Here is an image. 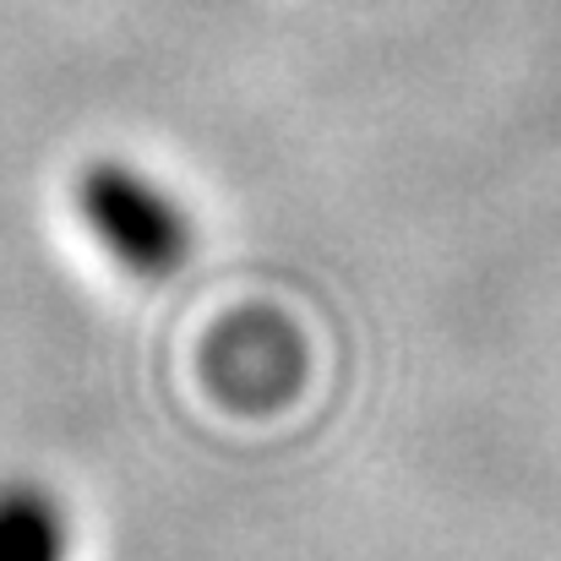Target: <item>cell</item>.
<instances>
[{
    "instance_id": "obj_1",
    "label": "cell",
    "mask_w": 561,
    "mask_h": 561,
    "mask_svg": "<svg viewBox=\"0 0 561 561\" xmlns=\"http://www.w3.org/2000/svg\"><path fill=\"white\" fill-rule=\"evenodd\" d=\"M77 213L88 234L137 278H170L196 245L181 196L126 159H93L77 175Z\"/></svg>"
},
{
    "instance_id": "obj_2",
    "label": "cell",
    "mask_w": 561,
    "mask_h": 561,
    "mask_svg": "<svg viewBox=\"0 0 561 561\" xmlns=\"http://www.w3.org/2000/svg\"><path fill=\"white\" fill-rule=\"evenodd\" d=\"M0 561H71L66 507L38 480L0 485Z\"/></svg>"
}]
</instances>
